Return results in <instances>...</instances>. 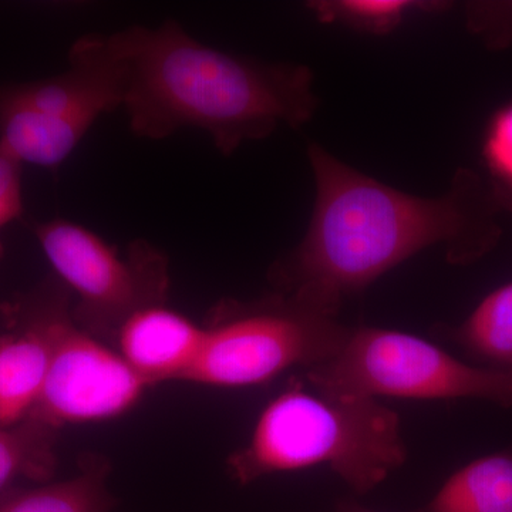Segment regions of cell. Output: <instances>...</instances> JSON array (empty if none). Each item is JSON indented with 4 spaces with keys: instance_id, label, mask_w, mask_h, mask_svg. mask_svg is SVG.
<instances>
[{
    "instance_id": "obj_1",
    "label": "cell",
    "mask_w": 512,
    "mask_h": 512,
    "mask_svg": "<svg viewBox=\"0 0 512 512\" xmlns=\"http://www.w3.org/2000/svg\"><path fill=\"white\" fill-rule=\"evenodd\" d=\"M315 207L308 231L272 271L284 293L338 316L348 296L424 249L443 245L448 261H477L500 241L493 188L458 168L446 194L417 197L342 163L309 144Z\"/></svg>"
},
{
    "instance_id": "obj_2",
    "label": "cell",
    "mask_w": 512,
    "mask_h": 512,
    "mask_svg": "<svg viewBox=\"0 0 512 512\" xmlns=\"http://www.w3.org/2000/svg\"><path fill=\"white\" fill-rule=\"evenodd\" d=\"M124 84L121 109L134 136L164 140L198 128L229 157L281 126L301 128L319 107L306 64L274 63L214 49L177 20L106 35Z\"/></svg>"
},
{
    "instance_id": "obj_3",
    "label": "cell",
    "mask_w": 512,
    "mask_h": 512,
    "mask_svg": "<svg viewBox=\"0 0 512 512\" xmlns=\"http://www.w3.org/2000/svg\"><path fill=\"white\" fill-rule=\"evenodd\" d=\"M407 448L400 416L372 397L328 392L301 382L271 400L241 450L231 477L249 484L271 474L328 467L359 494L402 467Z\"/></svg>"
},
{
    "instance_id": "obj_4",
    "label": "cell",
    "mask_w": 512,
    "mask_h": 512,
    "mask_svg": "<svg viewBox=\"0 0 512 512\" xmlns=\"http://www.w3.org/2000/svg\"><path fill=\"white\" fill-rule=\"evenodd\" d=\"M338 316L319 311L289 293L251 305H222L205 326L200 359L187 383L259 386L296 366L329 359L348 338Z\"/></svg>"
},
{
    "instance_id": "obj_5",
    "label": "cell",
    "mask_w": 512,
    "mask_h": 512,
    "mask_svg": "<svg viewBox=\"0 0 512 512\" xmlns=\"http://www.w3.org/2000/svg\"><path fill=\"white\" fill-rule=\"evenodd\" d=\"M308 382L372 399H481L512 406V372L467 365L419 336L389 329H350L329 359L308 369Z\"/></svg>"
},
{
    "instance_id": "obj_6",
    "label": "cell",
    "mask_w": 512,
    "mask_h": 512,
    "mask_svg": "<svg viewBox=\"0 0 512 512\" xmlns=\"http://www.w3.org/2000/svg\"><path fill=\"white\" fill-rule=\"evenodd\" d=\"M33 232L59 281L76 296L77 325L97 338H116L133 313L167 301L168 259L150 242H131L124 256L96 232L62 218L36 222Z\"/></svg>"
},
{
    "instance_id": "obj_7",
    "label": "cell",
    "mask_w": 512,
    "mask_h": 512,
    "mask_svg": "<svg viewBox=\"0 0 512 512\" xmlns=\"http://www.w3.org/2000/svg\"><path fill=\"white\" fill-rule=\"evenodd\" d=\"M69 298L70 292L59 281L52 357L39 402L29 417L56 430L124 416L148 389L117 349L77 325Z\"/></svg>"
},
{
    "instance_id": "obj_8",
    "label": "cell",
    "mask_w": 512,
    "mask_h": 512,
    "mask_svg": "<svg viewBox=\"0 0 512 512\" xmlns=\"http://www.w3.org/2000/svg\"><path fill=\"white\" fill-rule=\"evenodd\" d=\"M69 69L36 82L0 84V100L62 119L96 123L121 109L123 76L106 35H86L70 47Z\"/></svg>"
},
{
    "instance_id": "obj_9",
    "label": "cell",
    "mask_w": 512,
    "mask_h": 512,
    "mask_svg": "<svg viewBox=\"0 0 512 512\" xmlns=\"http://www.w3.org/2000/svg\"><path fill=\"white\" fill-rule=\"evenodd\" d=\"M114 339L124 362L148 387L187 382L200 359L205 326L160 303L133 313Z\"/></svg>"
},
{
    "instance_id": "obj_10",
    "label": "cell",
    "mask_w": 512,
    "mask_h": 512,
    "mask_svg": "<svg viewBox=\"0 0 512 512\" xmlns=\"http://www.w3.org/2000/svg\"><path fill=\"white\" fill-rule=\"evenodd\" d=\"M56 291L46 289L19 328L0 336V427L28 420L39 402L52 357Z\"/></svg>"
},
{
    "instance_id": "obj_11",
    "label": "cell",
    "mask_w": 512,
    "mask_h": 512,
    "mask_svg": "<svg viewBox=\"0 0 512 512\" xmlns=\"http://www.w3.org/2000/svg\"><path fill=\"white\" fill-rule=\"evenodd\" d=\"M92 126L0 100V153L22 165L56 171Z\"/></svg>"
},
{
    "instance_id": "obj_12",
    "label": "cell",
    "mask_w": 512,
    "mask_h": 512,
    "mask_svg": "<svg viewBox=\"0 0 512 512\" xmlns=\"http://www.w3.org/2000/svg\"><path fill=\"white\" fill-rule=\"evenodd\" d=\"M423 512H512V457L495 454L461 468Z\"/></svg>"
},
{
    "instance_id": "obj_13",
    "label": "cell",
    "mask_w": 512,
    "mask_h": 512,
    "mask_svg": "<svg viewBox=\"0 0 512 512\" xmlns=\"http://www.w3.org/2000/svg\"><path fill=\"white\" fill-rule=\"evenodd\" d=\"M0 512H114L106 470L89 468L67 480L0 495Z\"/></svg>"
},
{
    "instance_id": "obj_14",
    "label": "cell",
    "mask_w": 512,
    "mask_h": 512,
    "mask_svg": "<svg viewBox=\"0 0 512 512\" xmlns=\"http://www.w3.org/2000/svg\"><path fill=\"white\" fill-rule=\"evenodd\" d=\"M56 429L28 419L0 427V495L22 478L46 481L56 467Z\"/></svg>"
},
{
    "instance_id": "obj_15",
    "label": "cell",
    "mask_w": 512,
    "mask_h": 512,
    "mask_svg": "<svg viewBox=\"0 0 512 512\" xmlns=\"http://www.w3.org/2000/svg\"><path fill=\"white\" fill-rule=\"evenodd\" d=\"M458 339L474 355L512 372V282L485 296Z\"/></svg>"
},
{
    "instance_id": "obj_16",
    "label": "cell",
    "mask_w": 512,
    "mask_h": 512,
    "mask_svg": "<svg viewBox=\"0 0 512 512\" xmlns=\"http://www.w3.org/2000/svg\"><path fill=\"white\" fill-rule=\"evenodd\" d=\"M444 8V3L413 0H326L308 3V9L320 22L340 23L372 35H389L402 25L410 13L417 10Z\"/></svg>"
},
{
    "instance_id": "obj_17",
    "label": "cell",
    "mask_w": 512,
    "mask_h": 512,
    "mask_svg": "<svg viewBox=\"0 0 512 512\" xmlns=\"http://www.w3.org/2000/svg\"><path fill=\"white\" fill-rule=\"evenodd\" d=\"M481 157L495 200L501 210L512 214V100L491 114L483 134Z\"/></svg>"
},
{
    "instance_id": "obj_18",
    "label": "cell",
    "mask_w": 512,
    "mask_h": 512,
    "mask_svg": "<svg viewBox=\"0 0 512 512\" xmlns=\"http://www.w3.org/2000/svg\"><path fill=\"white\" fill-rule=\"evenodd\" d=\"M467 28L488 49L512 47V2H474L466 9Z\"/></svg>"
},
{
    "instance_id": "obj_19",
    "label": "cell",
    "mask_w": 512,
    "mask_h": 512,
    "mask_svg": "<svg viewBox=\"0 0 512 512\" xmlns=\"http://www.w3.org/2000/svg\"><path fill=\"white\" fill-rule=\"evenodd\" d=\"M23 165L0 153V232L10 222L19 220L25 211L22 185ZM5 255L0 238V259Z\"/></svg>"
},
{
    "instance_id": "obj_20",
    "label": "cell",
    "mask_w": 512,
    "mask_h": 512,
    "mask_svg": "<svg viewBox=\"0 0 512 512\" xmlns=\"http://www.w3.org/2000/svg\"><path fill=\"white\" fill-rule=\"evenodd\" d=\"M343 512H375V511L363 510V508H359V507H350V508H348V510H345Z\"/></svg>"
}]
</instances>
